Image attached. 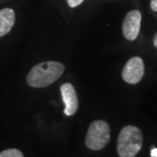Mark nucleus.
Instances as JSON below:
<instances>
[{
	"mask_svg": "<svg viewBox=\"0 0 157 157\" xmlns=\"http://www.w3.org/2000/svg\"><path fill=\"white\" fill-rule=\"evenodd\" d=\"M65 71V66L57 61L36 64L26 76V82L34 88H44L56 82Z\"/></svg>",
	"mask_w": 157,
	"mask_h": 157,
	"instance_id": "obj_1",
	"label": "nucleus"
},
{
	"mask_svg": "<svg viewBox=\"0 0 157 157\" xmlns=\"http://www.w3.org/2000/svg\"><path fill=\"white\" fill-rule=\"evenodd\" d=\"M143 135L135 126H126L118 137L117 149L120 157H135L141 150Z\"/></svg>",
	"mask_w": 157,
	"mask_h": 157,
	"instance_id": "obj_2",
	"label": "nucleus"
},
{
	"mask_svg": "<svg viewBox=\"0 0 157 157\" xmlns=\"http://www.w3.org/2000/svg\"><path fill=\"white\" fill-rule=\"evenodd\" d=\"M111 139V129L109 124L96 120L90 124L85 137V145L91 150H101L105 148Z\"/></svg>",
	"mask_w": 157,
	"mask_h": 157,
	"instance_id": "obj_3",
	"label": "nucleus"
},
{
	"mask_svg": "<svg viewBox=\"0 0 157 157\" xmlns=\"http://www.w3.org/2000/svg\"><path fill=\"white\" fill-rule=\"evenodd\" d=\"M144 62L140 57H133L126 63L122 71V78L129 84H137L144 76Z\"/></svg>",
	"mask_w": 157,
	"mask_h": 157,
	"instance_id": "obj_4",
	"label": "nucleus"
},
{
	"mask_svg": "<svg viewBox=\"0 0 157 157\" xmlns=\"http://www.w3.org/2000/svg\"><path fill=\"white\" fill-rule=\"evenodd\" d=\"M142 15L139 10H132L127 13L125 19L123 21L122 29L123 35L128 41H134L139 35L141 28Z\"/></svg>",
	"mask_w": 157,
	"mask_h": 157,
	"instance_id": "obj_5",
	"label": "nucleus"
},
{
	"mask_svg": "<svg viewBox=\"0 0 157 157\" xmlns=\"http://www.w3.org/2000/svg\"><path fill=\"white\" fill-rule=\"evenodd\" d=\"M61 95L63 102L65 105L64 113L66 116H73L77 112L79 101H78V96L76 93V90L71 83H64L61 85Z\"/></svg>",
	"mask_w": 157,
	"mask_h": 157,
	"instance_id": "obj_6",
	"label": "nucleus"
},
{
	"mask_svg": "<svg viewBox=\"0 0 157 157\" xmlns=\"http://www.w3.org/2000/svg\"><path fill=\"white\" fill-rule=\"evenodd\" d=\"M15 23V12L12 8H3L0 10V38L11 31Z\"/></svg>",
	"mask_w": 157,
	"mask_h": 157,
	"instance_id": "obj_7",
	"label": "nucleus"
},
{
	"mask_svg": "<svg viewBox=\"0 0 157 157\" xmlns=\"http://www.w3.org/2000/svg\"><path fill=\"white\" fill-rule=\"evenodd\" d=\"M0 157H25L22 152L18 149H6L4 151L0 152Z\"/></svg>",
	"mask_w": 157,
	"mask_h": 157,
	"instance_id": "obj_8",
	"label": "nucleus"
},
{
	"mask_svg": "<svg viewBox=\"0 0 157 157\" xmlns=\"http://www.w3.org/2000/svg\"><path fill=\"white\" fill-rule=\"evenodd\" d=\"M83 1H84V0H67V4L69 5V7L75 8L81 4Z\"/></svg>",
	"mask_w": 157,
	"mask_h": 157,
	"instance_id": "obj_9",
	"label": "nucleus"
},
{
	"mask_svg": "<svg viewBox=\"0 0 157 157\" xmlns=\"http://www.w3.org/2000/svg\"><path fill=\"white\" fill-rule=\"evenodd\" d=\"M150 7L153 11L157 12V0H151V2H150Z\"/></svg>",
	"mask_w": 157,
	"mask_h": 157,
	"instance_id": "obj_10",
	"label": "nucleus"
},
{
	"mask_svg": "<svg viewBox=\"0 0 157 157\" xmlns=\"http://www.w3.org/2000/svg\"><path fill=\"white\" fill-rule=\"evenodd\" d=\"M150 154H151V157H157V148H153Z\"/></svg>",
	"mask_w": 157,
	"mask_h": 157,
	"instance_id": "obj_11",
	"label": "nucleus"
},
{
	"mask_svg": "<svg viewBox=\"0 0 157 157\" xmlns=\"http://www.w3.org/2000/svg\"><path fill=\"white\" fill-rule=\"evenodd\" d=\"M153 45H154V47L157 49V34L154 36V39H153Z\"/></svg>",
	"mask_w": 157,
	"mask_h": 157,
	"instance_id": "obj_12",
	"label": "nucleus"
}]
</instances>
